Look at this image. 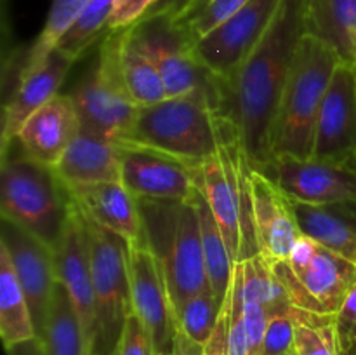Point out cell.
<instances>
[{
	"label": "cell",
	"instance_id": "obj_2",
	"mask_svg": "<svg viewBox=\"0 0 356 355\" xmlns=\"http://www.w3.org/2000/svg\"><path fill=\"white\" fill-rule=\"evenodd\" d=\"M235 122L221 111V101L207 93L165 97L141 106L118 145L149 150L197 169L219 152Z\"/></svg>",
	"mask_w": 356,
	"mask_h": 355
},
{
	"label": "cell",
	"instance_id": "obj_19",
	"mask_svg": "<svg viewBox=\"0 0 356 355\" xmlns=\"http://www.w3.org/2000/svg\"><path fill=\"white\" fill-rule=\"evenodd\" d=\"M72 200L86 218L117 233L129 244L146 242L139 202L120 181L66 184Z\"/></svg>",
	"mask_w": 356,
	"mask_h": 355
},
{
	"label": "cell",
	"instance_id": "obj_47",
	"mask_svg": "<svg viewBox=\"0 0 356 355\" xmlns=\"http://www.w3.org/2000/svg\"><path fill=\"white\" fill-rule=\"evenodd\" d=\"M289 355H296V354H294V352H292V354H289Z\"/></svg>",
	"mask_w": 356,
	"mask_h": 355
},
{
	"label": "cell",
	"instance_id": "obj_43",
	"mask_svg": "<svg viewBox=\"0 0 356 355\" xmlns=\"http://www.w3.org/2000/svg\"><path fill=\"white\" fill-rule=\"evenodd\" d=\"M214 2V0H190V3L186 6V9L183 10V13L179 14V16L176 17V19H170V21H184L188 19V17H191L193 14L200 13L202 9H205L207 6H211V3Z\"/></svg>",
	"mask_w": 356,
	"mask_h": 355
},
{
	"label": "cell",
	"instance_id": "obj_1",
	"mask_svg": "<svg viewBox=\"0 0 356 355\" xmlns=\"http://www.w3.org/2000/svg\"><path fill=\"white\" fill-rule=\"evenodd\" d=\"M306 33V0H282L270 26L240 63L228 84H221V110L238 127L250 166L271 162V131L282 93Z\"/></svg>",
	"mask_w": 356,
	"mask_h": 355
},
{
	"label": "cell",
	"instance_id": "obj_40",
	"mask_svg": "<svg viewBox=\"0 0 356 355\" xmlns=\"http://www.w3.org/2000/svg\"><path fill=\"white\" fill-rule=\"evenodd\" d=\"M188 3H190V0H159V2L152 7V10L143 17V21L155 19V17H169V19H176V17L186 9Z\"/></svg>",
	"mask_w": 356,
	"mask_h": 355
},
{
	"label": "cell",
	"instance_id": "obj_38",
	"mask_svg": "<svg viewBox=\"0 0 356 355\" xmlns=\"http://www.w3.org/2000/svg\"><path fill=\"white\" fill-rule=\"evenodd\" d=\"M336 331L339 354L343 355L356 345V284L348 292L339 312L336 313Z\"/></svg>",
	"mask_w": 356,
	"mask_h": 355
},
{
	"label": "cell",
	"instance_id": "obj_11",
	"mask_svg": "<svg viewBox=\"0 0 356 355\" xmlns=\"http://www.w3.org/2000/svg\"><path fill=\"white\" fill-rule=\"evenodd\" d=\"M132 312L149 333L156 354L174 352L177 324L162 265L148 242L129 244Z\"/></svg>",
	"mask_w": 356,
	"mask_h": 355
},
{
	"label": "cell",
	"instance_id": "obj_16",
	"mask_svg": "<svg viewBox=\"0 0 356 355\" xmlns=\"http://www.w3.org/2000/svg\"><path fill=\"white\" fill-rule=\"evenodd\" d=\"M122 146V184L138 200L186 202L197 194L193 167L183 162L136 148Z\"/></svg>",
	"mask_w": 356,
	"mask_h": 355
},
{
	"label": "cell",
	"instance_id": "obj_4",
	"mask_svg": "<svg viewBox=\"0 0 356 355\" xmlns=\"http://www.w3.org/2000/svg\"><path fill=\"white\" fill-rule=\"evenodd\" d=\"M138 202L145 221L146 242L162 265L176 317L188 298L211 287L197 207L193 198L186 202Z\"/></svg>",
	"mask_w": 356,
	"mask_h": 355
},
{
	"label": "cell",
	"instance_id": "obj_18",
	"mask_svg": "<svg viewBox=\"0 0 356 355\" xmlns=\"http://www.w3.org/2000/svg\"><path fill=\"white\" fill-rule=\"evenodd\" d=\"M80 129V117L72 94H58L38 108L17 132L19 152L54 169Z\"/></svg>",
	"mask_w": 356,
	"mask_h": 355
},
{
	"label": "cell",
	"instance_id": "obj_29",
	"mask_svg": "<svg viewBox=\"0 0 356 355\" xmlns=\"http://www.w3.org/2000/svg\"><path fill=\"white\" fill-rule=\"evenodd\" d=\"M238 263L242 268L243 298L261 303L270 315L292 308L287 289L261 254H254Z\"/></svg>",
	"mask_w": 356,
	"mask_h": 355
},
{
	"label": "cell",
	"instance_id": "obj_14",
	"mask_svg": "<svg viewBox=\"0 0 356 355\" xmlns=\"http://www.w3.org/2000/svg\"><path fill=\"white\" fill-rule=\"evenodd\" d=\"M0 246L7 251L33 315L37 336L45 324L58 278L56 251L26 230L2 218Z\"/></svg>",
	"mask_w": 356,
	"mask_h": 355
},
{
	"label": "cell",
	"instance_id": "obj_27",
	"mask_svg": "<svg viewBox=\"0 0 356 355\" xmlns=\"http://www.w3.org/2000/svg\"><path fill=\"white\" fill-rule=\"evenodd\" d=\"M193 204L197 207L198 221H200L202 249H204L209 284H211L216 298L222 303L229 291L235 263L232 260L225 235H222L221 228H219L218 221H216L214 214H212L211 207H209L207 200L200 194V190H197V194H195Z\"/></svg>",
	"mask_w": 356,
	"mask_h": 355
},
{
	"label": "cell",
	"instance_id": "obj_5",
	"mask_svg": "<svg viewBox=\"0 0 356 355\" xmlns=\"http://www.w3.org/2000/svg\"><path fill=\"white\" fill-rule=\"evenodd\" d=\"M72 197L52 167H45L23 153L2 159L0 211L2 218L21 226L58 249L68 221Z\"/></svg>",
	"mask_w": 356,
	"mask_h": 355
},
{
	"label": "cell",
	"instance_id": "obj_23",
	"mask_svg": "<svg viewBox=\"0 0 356 355\" xmlns=\"http://www.w3.org/2000/svg\"><path fill=\"white\" fill-rule=\"evenodd\" d=\"M306 33L356 65V0H306Z\"/></svg>",
	"mask_w": 356,
	"mask_h": 355
},
{
	"label": "cell",
	"instance_id": "obj_7",
	"mask_svg": "<svg viewBox=\"0 0 356 355\" xmlns=\"http://www.w3.org/2000/svg\"><path fill=\"white\" fill-rule=\"evenodd\" d=\"M292 306L336 315L356 284V265L316 240L301 235L289 261L273 265Z\"/></svg>",
	"mask_w": 356,
	"mask_h": 355
},
{
	"label": "cell",
	"instance_id": "obj_34",
	"mask_svg": "<svg viewBox=\"0 0 356 355\" xmlns=\"http://www.w3.org/2000/svg\"><path fill=\"white\" fill-rule=\"evenodd\" d=\"M294 319L289 312L273 313L264 333L263 355H289L294 352Z\"/></svg>",
	"mask_w": 356,
	"mask_h": 355
},
{
	"label": "cell",
	"instance_id": "obj_15",
	"mask_svg": "<svg viewBox=\"0 0 356 355\" xmlns=\"http://www.w3.org/2000/svg\"><path fill=\"white\" fill-rule=\"evenodd\" d=\"M252 223L259 254L268 265L289 261L302 232L296 218L294 202L268 174L250 171Z\"/></svg>",
	"mask_w": 356,
	"mask_h": 355
},
{
	"label": "cell",
	"instance_id": "obj_9",
	"mask_svg": "<svg viewBox=\"0 0 356 355\" xmlns=\"http://www.w3.org/2000/svg\"><path fill=\"white\" fill-rule=\"evenodd\" d=\"M134 28L159 66L167 97L207 93L221 101L219 80L198 63L191 42L169 17L141 21Z\"/></svg>",
	"mask_w": 356,
	"mask_h": 355
},
{
	"label": "cell",
	"instance_id": "obj_45",
	"mask_svg": "<svg viewBox=\"0 0 356 355\" xmlns=\"http://www.w3.org/2000/svg\"><path fill=\"white\" fill-rule=\"evenodd\" d=\"M343 355H356V345H355L353 348H350V350H348V352H344Z\"/></svg>",
	"mask_w": 356,
	"mask_h": 355
},
{
	"label": "cell",
	"instance_id": "obj_48",
	"mask_svg": "<svg viewBox=\"0 0 356 355\" xmlns=\"http://www.w3.org/2000/svg\"><path fill=\"white\" fill-rule=\"evenodd\" d=\"M115 355H117V354H115Z\"/></svg>",
	"mask_w": 356,
	"mask_h": 355
},
{
	"label": "cell",
	"instance_id": "obj_6",
	"mask_svg": "<svg viewBox=\"0 0 356 355\" xmlns=\"http://www.w3.org/2000/svg\"><path fill=\"white\" fill-rule=\"evenodd\" d=\"M92 270L96 334L92 355H115L132 313L129 278V242L86 218Z\"/></svg>",
	"mask_w": 356,
	"mask_h": 355
},
{
	"label": "cell",
	"instance_id": "obj_13",
	"mask_svg": "<svg viewBox=\"0 0 356 355\" xmlns=\"http://www.w3.org/2000/svg\"><path fill=\"white\" fill-rule=\"evenodd\" d=\"M261 173L268 174L298 204L330 205L356 202V173L346 166L316 159L277 157Z\"/></svg>",
	"mask_w": 356,
	"mask_h": 355
},
{
	"label": "cell",
	"instance_id": "obj_37",
	"mask_svg": "<svg viewBox=\"0 0 356 355\" xmlns=\"http://www.w3.org/2000/svg\"><path fill=\"white\" fill-rule=\"evenodd\" d=\"M268 319L270 313L261 303L243 298V322H245L247 341H249V355H263Z\"/></svg>",
	"mask_w": 356,
	"mask_h": 355
},
{
	"label": "cell",
	"instance_id": "obj_17",
	"mask_svg": "<svg viewBox=\"0 0 356 355\" xmlns=\"http://www.w3.org/2000/svg\"><path fill=\"white\" fill-rule=\"evenodd\" d=\"M56 265H58L59 282L65 285L79 313L80 324L92 352L94 334H96V305H94L89 240H87L86 219L73 200L63 239L56 249Z\"/></svg>",
	"mask_w": 356,
	"mask_h": 355
},
{
	"label": "cell",
	"instance_id": "obj_26",
	"mask_svg": "<svg viewBox=\"0 0 356 355\" xmlns=\"http://www.w3.org/2000/svg\"><path fill=\"white\" fill-rule=\"evenodd\" d=\"M0 336L6 350L37 338L30 305L17 282L10 258L0 246Z\"/></svg>",
	"mask_w": 356,
	"mask_h": 355
},
{
	"label": "cell",
	"instance_id": "obj_10",
	"mask_svg": "<svg viewBox=\"0 0 356 355\" xmlns=\"http://www.w3.org/2000/svg\"><path fill=\"white\" fill-rule=\"evenodd\" d=\"M282 0H250L214 31L193 44V54L221 84H228L240 63L247 58L266 28Z\"/></svg>",
	"mask_w": 356,
	"mask_h": 355
},
{
	"label": "cell",
	"instance_id": "obj_22",
	"mask_svg": "<svg viewBox=\"0 0 356 355\" xmlns=\"http://www.w3.org/2000/svg\"><path fill=\"white\" fill-rule=\"evenodd\" d=\"M302 235L356 265V202L308 205L294 202Z\"/></svg>",
	"mask_w": 356,
	"mask_h": 355
},
{
	"label": "cell",
	"instance_id": "obj_24",
	"mask_svg": "<svg viewBox=\"0 0 356 355\" xmlns=\"http://www.w3.org/2000/svg\"><path fill=\"white\" fill-rule=\"evenodd\" d=\"M37 338L45 355H90L79 313L61 282L56 284L45 324Z\"/></svg>",
	"mask_w": 356,
	"mask_h": 355
},
{
	"label": "cell",
	"instance_id": "obj_41",
	"mask_svg": "<svg viewBox=\"0 0 356 355\" xmlns=\"http://www.w3.org/2000/svg\"><path fill=\"white\" fill-rule=\"evenodd\" d=\"M202 345L195 343L186 336L183 331L177 329L176 340H174V355H202Z\"/></svg>",
	"mask_w": 356,
	"mask_h": 355
},
{
	"label": "cell",
	"instance_id": "obj_36",
	"mask_svg": "<svg viewBox=\"0 0 356 355\" xmlns=\"http://www.w3.org/2000/svg\"><path fill=\"white\" fill-rule=\"evenodd\" d=\"M117 355H156L152 336L134 312L127 317Z\"/></svg>",
	"mask_w": 356,
	"mask_h": 355
},
{
	"label": "cell",
	"instance_id": "obj_28",
	"mask_svg": "<svg viewBox=\"0 0 356 355\" xmlns=\"http://www.w3.org/2000/svg\"><path fill=\"white\" fill-rule=\"evenodd\" d=\"M90 0H51L47 19L37 40L26 52V61L21 68V75L33 72L47 59V56L58 47L61 38L68 33L70 28L76 23Z\"/></svg>",
	"mask_w": 356,
	"mask_h": 355
},
{
	"label": "cell",
	"instance_id": "obj_33",
	"mask_svg": "<svg viewBox=\"0 0 356 355\" xmlns=\"http://www.w3.org/2000/svg\"><path fill=\"white\" fill-rule=\"evenodd\" d=\"M250 0H214L211 6L202 9L200 13L193 14L184 21H172L177 28L184 31L191 45L197 44L204 37H207L211 31H214L219 24L225 23L226 19L238 13L243 6H247Z\"/></svg>",
	"mask_w": 356,
	"mask_h": 355
},
{
	"label": "cell",
	"instance_id": "obj_20",
	"mask_svg": "<svg viewBox=\"0 0 356 355\" xmlns=\"http://www.w3.org/2000/svg\"><path fill=\"white\" fill-rule=\"evenodd\" d=\"M75 63L70 56L54 49L44 63L33 72L19 77L16 90L3 110L2 124V157L9 153V146L16 141L17 132L24 122L45 103L59 94L70 68Z\"/></svg>",
	"mask_w": 356,
	"mask_h": 355
},
{
	"label": "cell",
	"instance_id": "obj_3",
	"mask_svg": "<svg viewBox=\"0 0 356 355\" xmlns=\"http://www.w3.org/2000/svg\"><path fill=\"white\" fill-rule=\"evenodd\" d=\"M343 56L312 33L301 38L271 131V160L313 159L320 106Z\"/></svg>",
	"mask_w": 356,
	"mask_h": 355
},
{
	"label": "cell",
	"instance_id": "obj_12",
	"mask_svg": "<svg viewBox=\"0 0 356 355\" xmlns=\"http://www.w3.org/2000/svg\"><path fill=\"white\" fill-rule=\"evenodd\" d=\"M355 155L356 65L350 61H341L320 106L313 159L348 167Z\"/></svg>",
	"mask_w": 356,
	"mask_h": 355
},
{
	"label": "cell",
	"instance_id": "obj_8",
	"mask_svg": "<svg viewBox=\"0 0 356 355\" xmlns=\"http://www.w3.org/2000/svg\"><path fill=\"white\" fill-rule=\"evenodd\" d=\"M124 33L104 35L96 63L72 93L80 124L117 143L127 134L139 110L122 72Z\"/></svg>",
	"mask_w": 356,
	"mask_h": 355
},
{
	"label": "cell",
	"instance_id": "obj_21",
	"mask_svg": "<svg viewBox=\"0 0 356 355\" xmlns=\"http://www.w3.org/2000/svg\"><path fill=\"white\" fill-rule=\"evenodd\" d=\"M54 171L65 184L122 183V146L80 124L79 132Z\"/></svg>",
	"mask_w": 356,
	"mask_h": 355
},
{
	"label": "cell",
	"instance_id": "obj_44",
	"mask_svg": "<svg viewBox=\"0 0 356 355\" xmlns=\"http://www.w3.org/2000/svg\"><path fill=\"white\" fill-rule=\"evenodd\" d=\"M348 167H350V169H351V171H353V173H356V155H355V159H353V160H351V162H350V164H348Z\"/></svg>",
	"mask_w": 356,
	"mask_h": 355
},
{
	"label": "cell",
	"instance_id": "obj_30",
	"mask_svg": "<svg viewBox=\"0 0 356 355\" xmlns=\"http://www.w3.org/2000/svg\"><path fill=\"white\" fill-rule=\"evenodd\" d=\"M296 355H341L337 343L336 315L309 312L292 306Z\"/></svg>",
	"mask_w": 356,
	"mask_h": 355
},
{
	"label": "cell",
	"instance_id": "obj_46",
	"mask_svg": "<svg viewBox=\"0 0 356 355\" xmlns=\"http://www.w3.org/2000/svg\"><path fill=\"white\" fill-rule=\"evenodd\" d=\"M156 355H174V352H165V354H156Z\"/></svg>",
	"mask_w": 356,
	"mask_h": 355
},
{
	"label": "cell",
	"instance_id": "obj_39",
	"mask_svg": "<svg viewBox=\"0 0 356 355\" xmlns=\"http://www.w3.org/2000/svg\"><path fill=\"white\" fill-rule=\"evenodd\" d=\"M229 315H232V284H229V291L226 294L225 301H222L218 326H216L212 336L209 338V341L202 348V355H228Z\"/></svg>",
	"mask_w": 356,
	"mask_h": 355
},
{
	"label": "cell",
	"instance_id": "obj_31",
	"mask_svg": "<svg viewBox=\"0 0 356 355\" xmlns=\"http://www.w3.org/2000/svg\"><path fill=\"white\" fill-rule=\"evenodd\" d=\"M113 6L115 0H90L82 16L70 28L56 49L75 61L82 58L83 52L89 51L97 38L106 35Z\"/></svg>",
	"mask_w": 356,
	"mask_h": 355
},
{
	"label": "cell",
	"instance_id": "obj_32",
	"mask_svg": "<svg viewBox=\"0 0 356 355\" xmlns=\"http://www.w3.org/2000/svg\"><path fill=\"white\" fill-rule=\"evenodd\" d=\"M222 303L216 298L211 287L188 298L176 312L177 329L190 340L204 347L218 326Z\"/></svg>",
	"mask_w": 356,
	"mask_h": 355
},
{
	"label": "cell",
	"instance_id": "obj_42",
	"mask_svg": "<svg viewBox=\"0 0 356 355\" xmlns=\"http://www.w3.org/2000/svg\"><path fill=\"white\" fill-rule=\"evenodd\" d=\"M7 355H45V352L44 347H42V341L38 338H33V340L24 341V343L9 348Z\"/></svg>",
	"mask_w": 356,
	"mask_h": 355
},
{
	"label": "cell",
	"instance_id": "obj_35",
	"mask_svg": "<svg viewBox=\"0 0 356 355\" xmlns=\"http://www.w3.org/2000/svg\"><path fill=\"white\" fill-rule=\"evenodd\" d=\"M159 0H115L106 33L124 31L141 23Z\"/></svg>",
	"mask_w": 356,
	"mask_h": 355
},
{
	"label": "cell",
	"instance_id": "obj_25",
	"mask_svg": "<svg viewBox=\"0 0 356 355\" xmlns=\"http://www.w3.org/2000/svg\"><path fill=\"white\" fill-rule=\"evenodd\" d=\"M120 59L125 86L139 108L165 100V86L159 66L139 35L136 33L134 26L125 30Z\"/></svg>",
	"mask_w": 356,
	"mask_h": 355
}]
</instances>
